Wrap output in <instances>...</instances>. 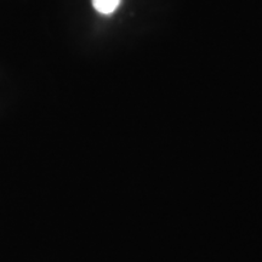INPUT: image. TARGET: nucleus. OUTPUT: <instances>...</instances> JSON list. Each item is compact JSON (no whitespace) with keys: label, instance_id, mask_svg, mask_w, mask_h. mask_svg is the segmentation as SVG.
Instances as JSON below:
<instances>
[{"label":"nucleus","instance_id":"obj_1","mask_svg":"<svg viewBox=\"0 0 262 262\" xmlns=\"http://www.w3.org/2000/svg\"><path fill=\"white\" fill-rule=\"evenodd\" d=\"M120 0H93L94 8L97 10L100 14L103 15H110L113 11H116V9L119 5Z\"/></svg>","mask_w":262,"mask_h":262}]
</instances>
